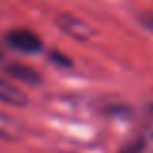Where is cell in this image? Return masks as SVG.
Here are the masks:
<instances>
[{
  "instance_id": "cell-5",
  "label": "cell",
  "mask_w": 153,
  "mask_h": 153,
  "mask_svg": "<svg viewBox=\"0 0 153 153\" xmlns=\"http://www.w3.org/2000/svg\"><path fill=\"white\" fill-rule=\"evenodd\" d=\"M22 136V124L14 116L0 112V138L4 140H18Z\"/></svg>"
},
{
  "instance_id": "cell-1",
  "label": "cell",
  "mask_w": 153,
  "mask_h": 153,
  "mask_svg": "<svg viewBox=\"0 0 153 153\" xmlns=\"http://www.w3.org/2000/svg\"><path fill=\"white\" fill-rule=\"evenodd\" d=\"M8 45L14 47L16 51L19 52H25V54H31V52H37L41 51L43 43H41V37H39L37 33H33V31L29 29H14L8 33L6 37Z\"/></svg>"
},
{
  "instance_id": "cell-8",
  "label": "cell",
  "mask_w": 153,
  "mask_h": 153,
  "mask_svg": "<svg viewBox=\"0 0 153 153\" xmlns=\"http://www.w3.org/2000/svg\"><path fill=\"white\" fill-rule=\"evenodd\" d=\"M0 58H2V45H0Z\"/></svg>"
},
{
  "instance_id": "cell-2",
  "label": "cell",
  "mask_w": 153,
  "mask_h": 153,
  "mask_svg": "<svg viewBox=\"0 0 153 153\" xmlns=\"http://www.w3.org/2000/svg\"><path fill=\"white\" fill-rule=\"evenodd\" d=\"M58 25L60 29L66 35L78 39V41H87V39L93 37V29H91L87 23L79 22V19L72 18V16H60L58 18Z\"/></svg>"
},
{
  "instance_id": "cell-3",
  "label": "cell",
  "mask_w": 153,
  "mask_h": 153,
  "mask_svg": "<svg viewBox=\"0 0 153 153\" xmlns=\"http://www.w3.org/2000/svg\"><path fill=\"white\" fill-rule=\"evenodd\" d=\"M27 101H29L27 95L16 83H12L10 79L0 78V103L8 105V107H25Z\"/></svg>"
},
{
  "instance_id": "cell-7",
  "label": "cell",
  "mask_w": 153,
  "mask_h": 153,
  "mask_svg": "<svg viewBox=\"0 0 153 153\" xmlns=\"http://www.w3.org/2000/svg\"><path fill=\"white\" fill-rule=\"evenodd\" d=\"M143 23H146V25H147V27H149V29L153 31V14L146 16V18H143Z\"/></svg>"
},
{
  "instance_id": "cell-4",
  "label": "cell",
  "mask_w": 153,
  "mask_h": 153,
  "mask_svg": "<svg viewBox=\"0 0 153 153\" xmlns=\"http://www.w3.org/2000/svg\"><path fill=\"white\" fill-rule=\"evenodd\" d=\"M6 72L12 76V78L19 79V82L41 83V76H39V72H35L31 66H25V64H10V66L6 68Z\"/></svg>"
},
{
  "instance_id": "cell-6",
  "label": "cell",
  "mask_w": 153,
  "mask_h": 153,
  "mask_svg": "<svg viewBox=\"0 0 153 153\" xmlns=\"http://www.w3.org/2000/svg\"><path fill=\"white\" fill-rule=\"evenodd\" d=\"M120 153H143V143H132V146H128V147H124Z\"/></svg>"
}]
</instances>
